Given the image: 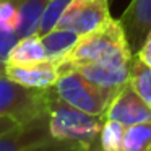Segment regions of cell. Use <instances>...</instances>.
<instances>
[{
  "label": "cell",
  "instance_id": "52a82bcc",
  "mask_svg": "<svg viewBox=\"0 0 151 151\" xmlns=\"http://www.w3.org/2000/svg\"><path fill=\"white\" fill-rule=\"evenodd\" d=\"M104 119L119 122L124 127H130L135 124L151 122V107L128 81L114 96L104 114Z\"/></svg>",
  "mask_w": 151,
  "mask_h": 151
},
{
  "label": "cell",
  "instance_id": "8992f818",
  "mask_svg": "<svg viewBox=\"0 0 151 151\" xmlns=\"http://www.w3.org/2000/svg\"><path fill=\"white\" fill-rule=\"evenodd\" d=\"M111 18L107 0H72L63 10L55 28L68 29L78 36H85L98 29Z\"/></svg>",
  "mask_w": 151,
  "mask_h": 151
},
{
  "label": "cell",
  "instance_id": "9c48e42d",
  "mask_svg": "<svg viewBox=\"0 0 151 151\" xmlns=\"http://www.w3.org/2000/svg\"><path fill=\"white\" fill-rule=\"evenodd\" d=\"M119 20L127 33L132 50L137 54L151 29V0H132Z\"/></svg>",
  "mask_w": 151,
  "mask_h": 151
},
{
  "label": "cell",
  "instance_id": "ffe728a7",
  "mask_svg": "<svg viewBox=\"0 0 151 151\" xmlns=\"http://www.w3.org/2000/svg\"><path fill=\"white\" fill-rule=\"evenodd\" d=\"M17 124H18V122H17V120H13V119H7V117L0 119V135L5 133V132L10 130V128H13Z\"/></svg>",
  "mask_w": 151,
  "mask_h": 151
},
{
  "label": "cell",
  "instance_id": "4fadbf2b",
  "mask_svg": "<svg viewBox=\"0 0 151 151\" xmlns=\"http://www.w3.org/2000/svg\"><path fill=\"white\" fill-rule=\"evenodd\" d=\"M46 59H47V54L42 46L41 36L37 33H34V34H29V36L20 37V41L12 50L7 63L21 65V63L41 62V60H46Z\"/></svg>",
  "mask_w": 151,
  "mask_h": 151
},
{
  "label": "cell",
  "instance_id": "30bf717a",
  "mask_svg": "<svg viewBox=\"0 0 151 151\" xmlns=\"http://www.w3.org/2000/svg\"><path fill=\"white\" fill-rule=\"evenodd\" d=\"M135 57V55H133ZM133 62V60H132ZM132 62H106V63H91L81 67V72L89 81L96 83L104 88L119 89L130 81Z\"/></svg>",
  "mask_w": 151,
  "mask_h": 151
},
{
  "label": "cell",
  "instance_id": "5b68a950",
  "mask_svg": "<svg viewBox=\"0 0 151 151\" xmlns=\"http://www.w3.org/2000/svg\"><path fill=\"white\" fill-rule=\"evenodd\" d=\"M0 67V119H13L18 124L44 114L47 107V89H33L15 83Z\"/></svg>",
  "mask_w": 151,
  "mask_h": 151
},
{
  "label": "cell",
  "instance_id": "8fae6325",
  "mask_svg": "<svg viewBox=\"0 0 151 151\" xmlns=\"http://www.w3.org/2000/svg\"><path fill=\"white\" fill-rule=\"evenodd\" d=\"M78 39L80 36L75 34L73 31L60 29V28H54L49 33L41 36L42 46L47 54V59L54 60V62H60L73 49V46L78 42Z\"/></svg>",
  "mask_w": 151,
  "mask_h": 151
},
{
  "label": "cell",
  "instance_id": "5bb4252c",
  "mask_svg": "<svg viewBox=\"0 0 151 151\" xmlns=\"http://www.w3.org/2000/svg\"><path fill=\"white\" fill-rule=\"evenodd\" d=\"M124 151H151V122L125 128Z\"/></svg>",
  "mask_w": 151,
  "mask_h": 151
},
{
  "label": "cell",
  "instance_id": "ac0fdd59",
  "mask_svg": "<svg viewBox=\"0 0 151 151\" xmlns=\"http://www.w3.org/2000/svg\"><path fill=\"white\" fill-rule=\"evenodd\" d=\"M18 41H20V36L15 31L0 29V67L7 65L8 57H10L12 50L17 46Z\"/></svg>",
  "mask_w": 151,
  "mask_h": 151
},
{
  "label": "cell",
  "instance_id": "e0dca14e",
  "mask_svg": "<svg viewBox=\"0 0 151 151\" xmlns=\"http://www.w3.org/2000/svg\"><path fill=\"white\" fill-rule=\"evenodd\" d=\"M20 28V13L12 0H0V29L15 31Z\"/></svg>",
  "mask_w": 151,
  "mask_h": 151
},
{
  "label": "cell",
  "instance_id": "9a60e30c",
  "mask_svg": "<svg viewBox=\"0 0 151 151\" xmlns=\"http://www.w3.org/2000/svg\"><path fill=\"white\" fill-rule=\"evenodd\" d=\"M130 83L135 91L143 98V101L151 107V67H148L137 55L133 57V62H132Z\"/></svg>",
  "mask_w": 151,
  "mask_h": 151
},
{
  "label": "cell",
  "instance_id": "d6986e66",
  "mask_svg": "<svg viewBox=\"0 0 151 151\" xmlns=\"http://www.w3.org/2000/svg\"><path fill=\"white\" fill-rule=\"evenodd\" d=\"M135 55L143 60L148 67H151V29H150V33L146 34L143 44L140 46V49H138V52L135 54Z\"/></svg>",
  "mask_w": 151,
  "mask_h": 151
},
{
  "label": "cell",
  "instance_id": "44dd1931",
  "mask_svg": "<svg viewBox=\"0 0 151 151\" xmlns=\"http://www.w3.org/2000/svg\"><path fill=\"white\" fill-rule=\"evenodd\" d=\"M107 2H111V0H107Z\"/></svg>",
  "mask_w": 151,
  "mask_h": 151
},
{
  "label": "cell",
  "instance_id": "7c38bea8",
  "mask_svg": "<svg viewBox=\"0 0 151 151\" xmlns=\"http://www.w3.org/2000/svg\"><path fill=\"white\" fill-rule=\"evenodd\" d=\"M20 13V28L17 34L20 37L37 33V26L41 23L42 13L49 0H12Z\"/></svg>",
  "mask_w": 151,
  "mask_h": 151
},
{
  "label": "cell",
  "instance_id": "ba28073f",
  "mask_svg": "<svg viewBox=\"0 0 151 151\" xmlns=\"http://www.w3.org/2000/svg\"><path fill=\"white\" fill-rule=\"evenodd\" d=\"M5 73L15 83L33 89H47L52 88L60 76L57 62L54 60H41L34 63H21V65H12L7 63Z\"/></svg>",
  "mask_w": 151,
  "mask_h": 151
},
{
  "label": "cell",
  "instance_id": "6da1fadb",
  "mask_svg": "<svg viewBox=\"0 0 151 151\" xmlns=\"http://www.w3.org/2000/svg\"><path fill=\"white\" fill-rule=\"evenodd\" d=\"M133 50L120 20H107L91 33L80 36L73 49L57 62L60 75L91 63L106 62H132Z\"/></svg>",
  "mask_w": 151,
  "mask_h": 151
},
{
  "label": "cell",
  "instance_id": "2e32d148",
  "mask_svg": "<svg viewBox=\"0 0 151 151\" xmlns=\"http://www.w3.org/2000/svg\"><path fill=\"white\" fill-rule=\"evenodd\" d=\"M125 128L122 124L104 119L101 133H99V148L101 151H124Z\"/></svg>",
  "mask_w": 151,
  "mask_h": 151
},
{
  "label": "cell",
  "instance_id": "3957f363",
  "mask_svg": "<svg viewBox=\"0 0 151 151\" xmlns=\"http://www.w3.org/2000/svg\"><path fill=\"white\" fill-rule=\"evenodd\" d=\"M0 151H89L76 141L55 140L49 130L47 112L17 124L0 135Z\"/></svg>",
  "mask_w": 151,
  "mask_h": 151
},
{
  "label": "cell",
  "instance_id": "277c9868",
  "mask_svg": "<svg viewBox=\"0 0 151 151\" xmlns=\"http://www.w3.org/2000/svg\"><path fill=\"white\" fill-rule=\"evenodd\" d=\"M52 88L65 102L88 112V114L102 115V117H104L114 96L120 89L104 88V86L96 85V83L89 81L78 70L62 73Z\"/></svg>",
  "mask_w": 151,
  "mask_h": 151
},
{
  "label": "cell",
  "instance_id": "7a4b0ae2",
  "mask_svg": "<svg viewBox=\"0 0 151 151\" xmlns=\"http://www.w3.org/2000/svg\"><path fill=\"white\" fill-rule=\"evenodd\" d=\"M47 119L49 130L55 140L76 141L94 151L99 148V133H101L104 117L93 115L75 106L65 102L54 88L47 89Z\"/></svg>",
  "mask_w": 151,
  "mask_h": 151
}]
</instances>
